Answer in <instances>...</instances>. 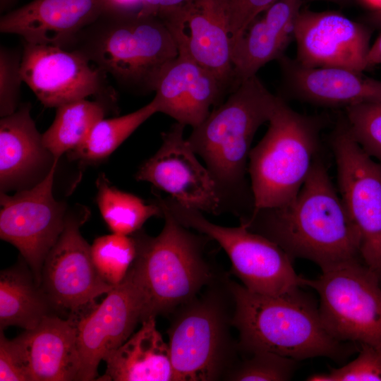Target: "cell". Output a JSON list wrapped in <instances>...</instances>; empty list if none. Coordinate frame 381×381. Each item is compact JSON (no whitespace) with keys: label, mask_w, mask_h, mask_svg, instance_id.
<instances>
[{"label":"cell","mask_w":381,"mask_h":381,"mask_svg":"<svg viewBox=\"0 0 381 381\" xmlns=\"http://www.w3.org/2000/svg\"><path fill=\"white\" fill-rule=\"evenodd\" d=\"M96 184L98 207L112 233L133 235L150 218L162 217V210L155 201L146 203L139 197L116 188L104 174L99 176Z\"/></svg>","instance_id":"27"},{"label":"cell","mask_w":381,"mask_h":381,"mask_svg":"<svg viewBox=\"0 0 381 381\" xmlns=\"http://www.w3.org/2000/svg\"><path fill=\"white\" fill-rule=\"evenodd\" d=\"M188 0H142L140 13L159 16V15L176 8Z\"/></svg>","instance_id":"36"},{"label":"cell","mask_w":381,"mask_h":381,"mask_svg":"<svg viewBox=\"0 0 381 381\" xmlns=\"http://www.w3.org/2000/svg\"><path fill=\"white\" fill-rule=\"evenodd\" d=\"M373 20L375 23H377V24L381 25V17H380V18H375V19H373Z\"/></svg>","instance_id":"42"},{"label":"cell","mask_w":381,"mask_h":381,"mask_svg":"<svg viewBox=\"0 0 381 381\" xmlns=\"http://www.w3.org/2000/svg\"><path fill=\"white\" fill-rule=\"evenodd\" d=\"M359 353L351 362L329 373H317L306 379L310 381H381V352L375 348L359 344Z\"/></svg>","instance_id":"32"},{"label":"cell","mask_w":381,"mask_h":381,"mask_svg":"<svg viewBox=\"0 0 381 381\" xmlns=\"http://www.w3.org/2000/svg\"><path fill=\"white\" fill-rule=\"evenodd\" d=\"M277 61L284 90L299 100L344 108L381 102V80L367 77L363 72L334 67L307 68L285 54Z\"/></svg>","instance_id":"20"},{"label":"cell","mask_w":381,"mask_h":381,"mask_svg":"<svg viewBox=\"0 0 381 381\" xmlns=\"http://www.w3.org/2000/svg\"><path fill=\"white\" fill-rule=\"evenodd\" d=\"M268 123L249 155L253 210L281 207L296 197L318 156L324 127L320 116L300 114L281 97Z\"/></svg>","instance_id":"7"},{"label":"cell","mask_w":381,"mask_h":381,"mask_svg":"<svg viewBox=\"0 0 381 381\" xmlns=\"http://www.w3.org/2000/svg\"><path fill=\"white\" fill-rule=\"evenodd\" d=\"M104 361L107 369L98 380L173 381L169 345L157 329L155 317L143 320L139 330Z\"/></svg>","instance_id":"23"},{"label":"cell","mask_w":381,"mask_h":381,"mask_svg":"<svg viewBox=\"0 0 381 381\" xmlns=\"http://www.w3.org/2000/svg\"><path fill=\"white\" fill-rule=\"evenodd\" d=\"M107 9L119 11H139L142 0H105Z\"/></svg>","instance_id":"37"},{"label":"cell","mask_w":381,"mask_h":381,"mask_svg":"<svg viewBox=\"0 0 381 381\" xmlns=\"http://www.w3.org/2000/svg\"><path fill=\"white\" fill-rule=\"evenodd\" d=\"M56 165L30 188L13 195L1 192L0 237L18 250L39 286L44 262L64 229L67 214L64 203L53 195Z\"/></svg>","instance_id":"11"},{"label":"cell","mask_w":381,"mask_h":381,"mask_svg":"<svg viewBox=\"0 0 381 381\" xmlns=\"http://www.w3.org/2000/svg\"><path fill=\"white\" fill-rule=\"evenodd\" d=\"M239 220L250 231L274 242L292 260H310L322 271L363 260L358 231L319 156L291 202L253 210Z\"/></svg>","instance_id":"1"},{"label":"cell","mask_w":381,"mask_h":381,"mask_svg":"<svg viewBox=\"0 0 381 381\" xmlns=\"http://www.w3.org/2000/svg\"><path fill=\"white\" fill-rule=\"evenodd\" d=\"M13 339L30 381L79 380L76 327L71 317L63 319L50 314Z\"/></svg>","instance_id":"22"},{"label":"cell","mask_w":381,"mask_h":381,"mask_svg":"<svg viewBox=\"0 0 381 381\" xmlns=\"http://www.w3.org/2000/svg\"><path fill=\"white\" fill-rule=\"evenodd\" d=\"M18 0H0L1 12H8Z\"/></svg>","instance_id":"40"},{"label":"cell","mask_w":381,"mask_h":381,"mask_svg":"<svg viewBox=\"0 0 381 381\" xmlns=\"http://www.w3.org/2000/svg\"><path fill=\"white\" fill-rule=\"evenodd\" d=\"M106 9L105 0H32L3 14L0 31L65 48Z\"/></svg>","instance_id":"18"},{"label":"cell","mask_w":381,"mask_h":381,"mask_svg":"<svg viewBox=\"0 0 381 381\" xmlns=\"http://www.w3.org/2000/svg\"><path fill=\"white\" fill-rule=\"evenodd\" d=\"M88 210L83 206L67 212L64 229L44 262L41 286L52 306L76 315L107 294L114 286L98 272L91 246L80 234Z\"/></svg>","instance_id":"12"},{"label":"cell","mask_w":381,"mask_h":381,"mask_svg":"<svg viewBox=\"0 0 381 381\" xmlns=\"http://www.w3.org/2000/svg\"><path fill=\"white\" fill-rule=\"evenodd\" d=\"M185 128L175 122L162 134L161 146L140 165L135 179L150 183L184 206L214 215L225 212L211 174L184 138Z\"/></svg>","instance_id":"14"},{"label":"cell","mask_w":381,"mask_h":381,"mask_svg":"<svg viewBox=\"0 0 381 381\" xmlns=\"http://www.w3.org/2000/svg\"><path fill=\"white\" fill-rule=\"evenodd\" d=\"M23 52L17 49L0 48V116L15 112L19 106L21 84Z\"/></svg>","instance_id":"33"},{"label":"cell","mask_w":381,"mask_h":381,"mask_svg":"<svg viewBox=\"0 0 381 381\" xmlns=\"http://www.w3.org/2000/svg\"><path fill=\"white\" fill-rule=\"evenodd\" d=\"M158 17L172 35L179 54L211 71L226 90L234 89L228 0H188Z\"/></svg>","instance_id":"16"},{"label":"cell","mask_w":381,"mask_h":381,"mask_svg":"<svg viewBox=\"0 0 381 381\" xmlns=\"http://www.w3.org/2000/svg\"><path fill=\"white\" fill-rule=\"evenodd\" d=\"M306 1H329V2H333V3L340 4V3H344V2L346 1L347 0H306Z\"/></svg>","instance_id":"41"},{"label":"cell","mask_w":381,"mask_h":381,"mask_svg":"<svg viewBox=\"0 0 381 381\" xmlns=\"http://www.w3.org/2000/svg\"><path fill=\"white\" fill-rule=\"evenodd\" d=\"M279 98L257 75L252 76L234 88L187 138L215 181L225 212L239 219L254 209L247 180L251 144L259 128L269 122Z\"/></svg>","instance_id":"2"},{"label":"cell","mask_w":381,"mask_h":381,"mask_svg":"<svg viewBox=\"0 0 381 381\" xmlns=\"http://www.w3.org/2000/svg\"><path fill=\"white\" fill-rule=\"evenodd\" d=\"M331 145L337 190L358 231L361 258L381 283V164L355 140L344 119L335 127Z\"/></svg>","instance_id":"10"},{"label":"cell","mask_w":381,"mask_h":381,"mask_svg":"<svg viewBox=\"0 0 381 381\" xmlns=\"http://www.w3.org/2000/svg\"><path fill=\"white\" fill-rule=\"evenodd\" d=\"M23 104L0 120L1 192L23 190L42 181L58 163L45 147L30 114Z\"/></svg>","instance_id":"21"},{"label":"cell","mask_w":381,"mask_h":381,"mask_svg":"<svg viewBox=\"0 0 381 381\" xmlns=\"http://www.w3.org/2000/svg\"><path fill=\"white\" fill-rule=\"evenodd\" d=\"M291 36L274 15L266 10L231 42L234 87L257 75L267 63L278 60L291 42Z\"/></svg>","instance_id":"24"},{"label":"cell","mask_w":381,"mask_h":381,"mask_svg":"<svg viewBox=\"0 0 381 381\" xmlns=\"http://www.w3.org/2000/svg\"><path fill=\"white\" fill-rule=\"evenodd\" d=\"M367 68L381 64V33L370 46L368 56H367Z\"/></svg>","instance_id":"38"},{"label":"cell","mask_w":381,"mask_h":381,"mask_svg":"<svg viewBox=\"0 0 381 381\" xmlns=\"http://www.w3.org/2000/svg\"><path fill=\"white\" fill-rule=\"evenodd\" d=\"M143 298L132 268L104 299L76 319L79 380H95L99 364L133 334L142 319Z\"/></svg>","instance_id":"15"},{"label":"cell","mask_w":381,"mask_h":381,"mask_svg":"<svg viewBox=\"0 0 381 381\" xmlns=\"http://www.w3.org/2000/svg\"><path fill=\"white\" fill-rule=\"evenodd\" d=\"M156 202L182 225L215 241L231 262L233 273L248 290L282 296L303 286V277L293 267V260L277 244L241 224L228 227L208 220L204 213L184 206L170 197Z\"/></svg>","instance_id":"8"},{"label":"cell","mask_w":381,"mask_h":381,"mask_svg":"<svg viewBox=\"0 0 381 381\" xmlns=\"http://www.w3.org/2000/svg\"><path fill=\"white\" fill-rule=\"evenodd\" d=\"M156 113L157 108L152 100L131 113L111 119L104 118L95 124L85 141L70 151L68 156L85 162L102 160Z\"/></svg>","instance_id":"28"},{"label":"cell","mask_w":381,"mask_h":381,"mask_svg":"<svg viewBox=\"0 0 381 381\" xmlns=\"http://www.w3.org/2000/svg\"><path fill=\"white\" fill-rule=\"evenodd\" d=\"M226 90L211 71L179 54L161 73L152 100L158 113L194 128L207 118L212 107L222 103Z\"/></svg>","instance_id":"19"},{"label":"cell","mask_w":381,"mask_h":381,"mask_svg":"<svg viewBox=\"0 0 381 381\" xmlns=\"http://www.w3.org/2000/svg\"><path fill=\"white\" fill-rule=\"evenodd\" d=\"M344 119L355 140L381 164V102L347 107Z\"/></svg>","instance_id":"31"},{"label":"cell","mask_w":381,"mask_h":381,"mask_svg":"<svg viewBox=\"0 0 381 381\" xmlns=\"http://www.w3.org/2000/svg\"><path fill=\"white\" fill-rule=\"evenodd\" d=\"M225 277L172 312L168 345L173 381L224 380L237 361L238 341L230 332L234 301Z\"/></svg>","instance_id":"6"},{"label":"cell","mask_w":381,"mask_h":381,"mask_svg":"<svg viewBox=\"0 0 381 381\" xmlns=\"http://www.w3.org/2000/svg\"><path fill=\"white\" fill-rule=\"evenodd\" d=\"M0 380L30 381V377L14 339H8L3 331L0 334Z\"/></svg>","instance_id":"35"},{"label":"cell","mask_w":381,"mask_h":381,"mask_svg":"<svg viewBox=\"0 0 381 381\" xmlns=\"http://www.w3.org/2000/svg\"><path fill=\"white\" fill-rule=\"evenodd\" d=\"M106 110L103 102L87 98L58 107L53 123L42 134L44 145L59 160L85 141L95 124L104 118Z\"/></svg>","instance_id":"26"},{"label":"cell","mask_w":381,"mask_h":381,"mask_svg":"<svg viewBox=\"0 0 381 381\" xmlns=\"http://www.w3.org/2000/svg\"><path fill=\"white\" fill-rule=\"evenodd\" d=\"M52 306L34 279L31 270L20 265L4 270L0 274V329L17 326L35 328L50 315Z\"/></svg>","instance_id":"25"},{"label":"cell","mask_w":381,"mask_h":381,"mask_svg":"<svg viewBox=\"0 0 381 381\" xmlns=\"http://www.w3.org/2000/svg\"><path fill=\"white\" fill-rule=\"evenodd\" d=\"M370 30L335 11L301 9L295 22L296 61L307 68H367Z\"/></svg>","instance_id":"17"},{"label":"cell","mask_w":381,"mask_h":381,"mask_svg":"<svg viewBox=\"0 0 381 381\" xmlns=\"http://www.w3.org/2000/svg\"><path fill=\"white\" fill-rule=\"evenodd\" d=\"M228 282L238 352L266 351L296 361L325 356L340 363L358 350L357 344L338 341L327 332L318 306L300 289L271 296Z\"/></svg>","instance_id":"3"},{"label":"cell","mask_w":381,"mask_h":381,"mask_svg":"<svg viewBox=\"0 0 381 381\" xmlns=\"http://www.w3.org/2000/svg\"><path fill=\"white\" fill-rule=\"evenodd\" d=\"M64 49L84 56L120 87L138 93L154 92L161 73L179 54L161 18L107 9Z\"/></svg>","instance_id":"4"},{"label":"cell","mask_w":381,"mask_h":381,"mask_svg":"<svg viewBox=\"0 0 381 381\" xmlns=\"http://www.w3.org/2000/svg\"><path fill=\"white\" fill-rule=\"evenodd\" d=\"M366 6L373 9L371 19L381 17V0H361Z\"/></svg>","instance_id":"39"},{"label":"cell","mask_w":381,"mask_h":381,"mask_svg":"<svg viewBox=\"0 0 381 381\" xmlns=\"http://www.w3.org/2000/svg\"><path fill=\"white\" fill-rule=\"evenodd\" d=\"M162 210L164 225L157 236L140 230L133 234L137 253L131 268L143 298L141 322L171 313L218 277L205 258V236Z\"/></svg>","instance_id":"5"},{"label":"cell","mask_w":381,"mask_h":381,"mask_svg":"<svg viewBox=\"0 0 381 381\" xmlns=\"http://www.w3.org/2000/svg\"><path fill=\"white\" fill-rule=\"evenodd\" d=\"M21 75L47 107L95 97L115 107L116 97L107 75L77 52L58 46L24 42Z\"/></svg>","instance_id":"13"},{"label":"cell","mask_w":381,"mask_h":381,"mask_svg":"<svg viewBox=\"0 0 381 381\" xmlns=\"http://www.w3.org/2000/svg\"><path fill=\"white\" fill-rule=\"evenodd\" d=\"M136 253L133 235L112 233L97 238L91 246L92 258L98 272L112 286L124 279Z\"/></svg>","instance_id":"29"},{"label":"cell","mask_w":381,"mask_h":381,"mask_svg":"<svg viewBox=\"0 0 381 381\" xmlns=\"http://www.w3.org/2000/svg\"><path fill=\"white\" fill-rule=\"evenodd\" d=\"M241 360L235 363L224 380L233 381L289 380L297 361L275 353L257 351L241 353Z\"/></svg>","instance_id":"30"},{"label":"cell","mask_w":381,"mask_h":381,"mask_svg":"<svg viewBox=\"0 0 381 381\" xmlns=\"http://www.w3.org/2000/svg\"><path fill=\"white\" fill-rule=\"evenodd\" d=\"M229 30L231 42L238 39L248 25L277 0H228Z\"/></svg>","instance_id":"34"},{"label":"cell","mask_w":381,"mask_h":381,"mask_svg":"<svg viewBox=\"0 0 381 381\" xmlns=\"http://www.w3.org/2000/svg\"><path fill=\"white\" fill-rule=\"evenodd\" d=\"M303 284L317 291L321 321L332 337L381 352V283L363 260L322 270Z\"/></svg>","instance_id":"9"}]
</instances>
